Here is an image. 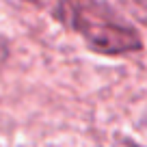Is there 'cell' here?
<instances>
[{"label": "cell", "mask_w": 147, "mask_h": 147, "mask_svg": "<svg viewBox=\"0 0 147 147\" xmlns=\"http://www.w3.org/2000/svg\"><path fill=\"white\" fill-rule=\"evenodd\" d=\"M9 59V43H7V39L2 35H0V67L5 65V61Z\"/></svg>", "instance_id": "7a4b0ae2"}, {"label": "cell", "mask_w": 147, "mask_h": 147, "mask_svg": "<svg viewBox=\"0 0 147 147\" xmlns=\"http://www.w3.org/2000/svg\"><path fill=\"white\" fill-rule=\"evenodd\" d=\"M56 18L82 39L91 52L125 56L143 48L136 28L104 0H56Z\"/></svg>", "instance_id": "6da1fadb"}]
</instances>
